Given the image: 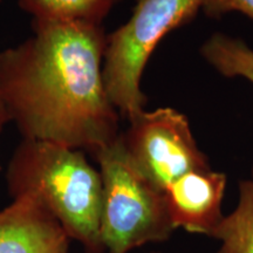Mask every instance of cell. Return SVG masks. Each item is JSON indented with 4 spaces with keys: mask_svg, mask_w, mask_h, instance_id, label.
<instances>
[{
    "mask_svg": "<svg viewBox=\"0 0 253 253\" xmlns=\"http://www.w3.org/2000/svg\"><path fill=\"white\" fill-rule=\"evenodd\" d=\"M101 24L33 21V34L0 52V95L25 140L91 154L119 137L103 81Z\"/></svg>",
    "mask_w": 253,
    "mask_h": 253,
    "instance_id": "1",
    "label": "cell"
},
{
    "mask_svg": "<svg viewBox=\"0 0 253 253\" xmlns=\"http://www.w3.org/2000/svg\"><path fill=\"white\" fill-rule=\"evenodd\" d=\"M13 198L33 196L86 253H104L101 242L103 186L84 151L49 142L24 140L6 172Z\"/></svg>",
    "mask_w": 253,
    "mask_h": 253,
    "instance_id": "2",
    "label": "cell"
},
{
    "mask_svg": "<svg viewBox=\"0 0 253 253\" xmlns=\"http://www.w3.org/2000/svg\"><path fill=\"white\" fill-rule=\"evenodd\" d=\"M94 156L103 186L100 233L106 252L129 253L169 239L175 229L164 192L138 169L122 134Z\"/></svg>",
    "mask_w": 253,
    "mask_h": 253,
    "instance_id": "3",
    "label": "cell"
},
{
    "mask_svg": "<svg viewBox=\"0 0 253 253\" xmlns=\"http://www.w3.org/2000/svg\"><path fill=\"white\" fill-rule=\"evenodd\" d=\"M204 0H137L131 17L107 37L103 81L110 102L126 119L144 110L145 65L167 34L188 24Z\"/></svg>",
    "mask_w": 253,
    "mask_h": 253,
    "instance_id": "4",
    "label": "cell"
},
{
    "mask_svg": "<svg viewBox=\"0 0 253 253\" xmlns=\"http://www.w3.org/2000/svg\"><path fill=\"white\" fill-rule=\"evenodd\" d=\"M128 120V130L122 134L126 150L161 191L185 173L211 169L183 114L173 108H157L142 110Z\"/></svg>",
    "mask_w": 253,
    "mask_h": 253,
    "instance_id": "5",
    "label": "cell"
},
{
    "mask_svg": "<svg viewBox=\"0 0 253 253\" xmlns=\"http://www.w3.org/2000/svg\"><path fill=\"white\" fill-rule=\"evenodd\" d=\"M227 177L212 169L191 171L179 177L164 191L173 229L212 236L223 219L221 203Z\"/></svg>",
    "mask_w": 253,
    "mask_h": 253,
    "instance_id": "6",
    "label": "cell"
},
{
    "mask_svg": "<svg viewBox=\"0 0 253 253\" xmlns=\"http://www.w3.org/2000/svg\"><path fill=\"white\" fill-rule=\"evenodd\" d=\"M69 237L39 199L13 198L0 211V253H68Z\"/></svg>",
    "mask_w": 253,
    "mask_h": 253,
    "instance_id": "7",
    "label": "cell"
},
{
    "mask_svg": "<svg viewBox=\"0 0 253 253\" xmlns=\"http://www.w3.org/2000/svg\"><path fill=\"white\" fill-rule=\"evenodd\" d=\"M33 21L102 24L114 6L113 0H18Z\"/></svg>",
    "mask_w": 253,
    "mask_h": 253,
    "instance_id": "8",
    "label": "cell"
},
{
    "mask_svg": "<svg viewBox=\"0 0 253 253\" xmlns=\"http://www.w3.org/2000/svg\"><path fill=\"white\" fill-rule=\"evenodd\" d=\"M211 237L220 240L217 253H253V179L240 182L238 205Z\"/></svg>",
    "mask_w": 253,
    "mask_h": 253,
    "instance_id": "9",
    "label": "cell"
},
{
    "mask_svg": "<svg viewBox=\"0 0 253 253\" xmlns=\"http://www.w3.org/2000/svg\"><path fill=\"white\" fill-rule=\"evenodd\" d=\"M201 54L224 77H242L253 84V50L243 40L214 33L203 43Z\"/></svg>",
    "mask_w": 253,
    "mask_h": 253,
    "instance_id": "10",
    "label": "cell"
},
{
    "mask_svg": "<svg viewBox=\"0 0 253 253\" xmlns=\"http://www.w3.org/2000/svg\"><path fill=\"white\" fill-rule=\"evenodd\" d=\"M202 11L210 18H218L230 12H240L253 20V0H204Z\"/></svg>",
    "mask_w": 253,
    "mask_h": 253,
    "instance_id": "11",
    "label": "cell"
},
{
    "mask_svg": "<svg viewBox=\"0 0 253 253\" xmlns=\"http://www.w3.org/2000/svg\"><path fill=\"white\" fill-rule=\"evenodd\" d=\"M8 122H11V118H9V114L6 109L4 101L1 99V95H0V134Z\"/></svg>",
    "mask_w": 253,
    "mask_h": 253,
    "instance_id": "12",
    "label": "cell"
},
{
    "mask_svg": "<svg viewBox=\"0 0 253 253\" xmlns=\"http://www.w3.org/2000/svg\"><path fill=\"white\" fill-rule=\"evenodd\" d=\"M120 1V0H113V2H114V5H115L116 4V2H119Z\"/></svg>",
    "mask_w": 253,
    "mask_h": 253,
    "instance_id": "13",
    "label": "cell"
},
{
    "mask_svg": "<svg viewBox=\"0 0 253 253\" xmlns=\"http://www.w3.org/2000/svg\"><path fill=\"white\" fill-rule=\"evenodd\" d=\"M252 173H253V170H252Z\"/></svg>",
    "mask_w": 253,
    "mask_h": 253,
    "instance_id": "14",
    "label": "cell"
}]
</instances>
